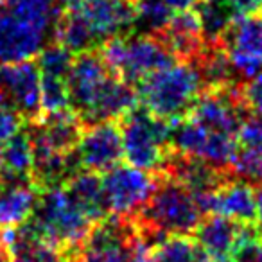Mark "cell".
Wrapping results in <instances>:
<instances>
[{
    "label": "cell",
    "mask_w": 262,
    "mask_h": 262,
    "mask_svg": "<svg viewBox=\"0 0 262 262\" xmlns=\"http://www.w3.org/2000/svg\"><path fill=\"white\" fill-rule=\"evenodd\" d=\"M235 16H248L262 11V0H226Z\"/></svg>",
    "instance_id": "obj_30"
},
{
    "label": "cell",
    "mask_w": 262,
    "mask_h": 262,
    "mask_svg": "<svg viewBox=\"0 0 262 262\" xmlns=\"http://www.w3.org/2000/svg\"><path fill=\"white\" fill-rule=\"evenodd\" d=\"M61 187L69 192L74 203L94 223L101 221L102 217L108 215L104 190H102V178L99 176V172L79 169Z\"/></svg>",
    "instance_id": "obj_18"
},
{
    "label": "cell",
    "mask_w": 262,
    "mask_h": 262,
    "mask_svg": "<svg viewBox=\"0 0 262 262\" xmlns=\"http://www.w3.org/2000/svg\"><path fill=\"white\" fill-rule=\"evenodd\" d=\"M0 262H13V253L8 244H6L2 232H0Z\"/></svg>",
    "instance_id": "obj_32"
},
{
    "label": "cell",
    "mask_w": 262,
    "mask_h": 262,
    "mask_svg": "<svg viewBox=\"0 0 262 262\" xmlns=\"http://www.w3.org/2000/svg\"><path fill=\"white\" fill-rule=\"evenodd\" d=\"M233 67L244 81L262 70V11L235 16L221 38Z\"/></svg>",
    "instance_id": "obj_11"
},
{
    "label": "cell",
    "mask_w": 262,
    "mask_h": 262,
    "mask_svg": "<svg viewBox=\"0 0 262 262\" xmlns=\"http://www.w3.org/2000/svg\"><path fill=\"white\" fill-rule=\"evenodd\" d=\"M241 99L250 115H262V70L241 84Z\"/></svg>",
    "instance_id": "obj_28"
},
{
    "label": "cell",
    "mask_w": 262,
    "mask_h": 262,
    "mask_svg": "<svg viewBox=\"0 0 262 262\" xmlns=\"http://www.w3.org/2000/svg\"><path fill=\"white\" fill-rule=\"evenodd\" d=\"M0 102L18 113L27 124L43 115L41 74L36 59L0 63Z\"/></svg>",
    "instance_id": "obj_9"
},
{
    "label": "cell",
    "mask_w": 262,
    "mask_h": 262,
    "mask_svg": "<svg viewBox=\"0 0 262 262\" xmlns=\"http://www.w3.org/2000/svg\"><path fill=\"white\" fill-rule=\"evenodd\" d=\"M207 214H219L243 225L257 226V189L244 180H228L210 196Z\"/></svg>",
    "instance_id": "obj_15"
},
{
    "label": "cell",
    "mask_w": 262,
    "mask_h": 262,
    "mask_svg": "<svg viewBox=\"0 0 262 262\" xmlns=\"http://www.w3.org/2000/svg\"><path fill=\"white\" fill-rule=\"evenodd\" d=\"M171 142L176 151L196 157L219 169H230L232 158L239 146L237 137L208 129L189 117H183L182 120L172 124Z\"/></svg>",
    "instance_id": "obj_10"
},
{
    "label": "cell",
    "mask_w": 262,
    "mask_h": 262,
    "mask_svg": "<svg viewBox=\"0 0 262 262\" xmlns=\"http://www.w3.org/2000/svg\"><path fill=\"white\" fill-rule=\"evenodd\" d=\"M54 41L61 43L63 47H67L74 54L101 47V41L95 36L92 27L88 26L84 16L77 9L65 8H63L58 24H56Z\"/></svg>",
    "instance_id": "obj_19"
},
{
    "label": "cell",
    "mask_w": 262,
    "mask_h": 262,
    "mask_svg": "<svg viewBox=\"0 0 262 262\" xmlns=\"http://www.w3.org/2000/svg\"><path fill=\"white\" fill-rule=\"evenodd\" d=\"M79 169L106 172L124 160L122 133L119 120H104L84 127L81 142L76 149Z\"/></svg>",
    "instance_id": "obj_12"
},
{
    "label": "cell",
    "mask_w": 262,
    "mask_h": 262,
    "mask_svg": "<svg viewBox=\"0 0 262 262\" xmlns=\"http://www.w3.org/2000/svg\"><path fill=\"white\" fill-rule=\"evenodd\" d=\"M157 185L158 178L155 172L133 167L129 164L115 165L102 176V190L108 214L135 217L147 203Z\"/></svg>",
    "instance_id": "obj_8"
},
{
    "label": "cell",
    "mask_w": 262,
    "mask_h": 262,
    "mask_svg": "<svg viewBox=\"0 0 262 262\" xmlns=\"http://www.w3.org/2000/svg\"><path fill=\"white\" fill-rule=\"evenodd\" d=\"M232 174L239 180L260 185L262 183V142L257 144H241L237 146L235 155L232 158Z\"/></svg>",
    "instance_id": "obj_24"
},
{
    "label": "cell",
    "mask_w": 262,
    "mask_h": 262,
    "mask_svg": "<svg viewBox=\"0 0 262 262\" xmlns=\"http://www.w3.org/2000/svg\"><path fill=\"white\" fill-rule=\"evenodd\" d=\"M38 192L31 182L0 183V230L15 228L31 219L38 203Z\"/></svg>",
    "instance_id": "obj_17"
},
{
    "label": "cell",
    "mask_w": 262,
    "mask_h": 262,
    "mask_svg": "<svg viewBox=\"0 0 262 262\" xmlns=\"http://www.w3.org/2000/svg\"><path fill=\"white\" fill-rule=\"evenodd\" d=\"M24 119L11 108L0 102V147L8 144L13 137L22 129Z\"/></svg>",
    "instance_id": "obj_29"
},
{
    "label": "cell",
    "mask_w": 262,
    "mask_h": 262,
    "mask_svg": "<svg viewBox=\"0 0 262 262\" xmlns=\"http://www.w3.org/2000/svg\"><path fill=\"white\" fill-rule=\"evenodd\" d=\"M257 189V187H255ZM257 205H258V219H257V228L258 233L262 235V192L257 189Z\"/></svg>",
    "instance_id": "obj_33"
},
{
    "label": "cell",
    "mask_w": 262,
    "mask_h": 262,
    "mask_svg": "<svg viewBox=\"0 0 262 262\" xmlns=\"http://www.w3.org/2000/svg\"><path fill=\"white\" fill-rule=\"evenodd\" d=\"M29 223L38 235L63 255L67 262L83 248L92 226L95 225L72 201L63 187L40 192Z\"/></svg>",
    "instance_id": "obj_4"
},
{
    "label": "cell",
    "mask_w": 262,
    "mask_h": 262,
    "mask_svg": "<svg viewBox=\"0 0 262 262\" xmlns=\"http://www.w3.org/2000/svg\"><path fill=\"white\" fill-rule=\"evenodd\" d=\"M99 52L110 69L133 86L149 74L176 61L157 36L142 33L108 38L101 43Z\"/></svg>",
    "instance_id": "obj_7"
},
{
    "label": "cell",
    "mask_w": 262,
    "mask_h": 262,
    "mask_svg": "<svg viewBox=\"0 0 262 262\" xmlns=\"http://www.w3.org/2000/svg\"><path fill=\"white\" fill-rule=\"evenodd\" d=\"M124 160L133 167L157 172L172 149V124L137 106L119 119Z\"/></svg>",
    "instance_id": "obj_6"
},
{
    "label": "cell",
    "mask_w": 262,
    "mask_h": 262,
    "mask_svg": "<svg viewBox=\"0 0 262 262\" xmlns=\"http://www.w3.org/2000/svg\"><path fill=\"white\" fill-rule=\"evenodd\" d=\"M0 158L8 182H31L33 149L27 129H20L8 144L0 147Z\"/></svg>",
    "instance_id": "obj_20"
},
{
    "label": "cell",
    "mask_w": 262,
    "mask_h": 262,
    "mask_svg": "<svg viewBox=\"0 0 262 262\" xmlns=\"http://www.w3.org/2000/svg\"><path fill=\"white\" fill-rule=\"evenodd\" d=\"M13 262H34V260H31V258H26V257H16V258H13Z\"/></svg>",
    "instance_id": "obj_34"
},
{
    "label": "cell",
    "mask_w": 262,
    "mask_h": 262,
    "mask_svg": "<svg viewBox=\"0 0 262 262\" xmlns=\"http://www.w3.org/2000/svg\"><path fill=\"white\" fill-rule=\"evenodd\" d=\"M131 2H137V0H131Z\"/></svg>",
    "instance_id": "obj_36"
},
{
    "label": "cell",
    "mask_w": 262,
    "mask_h": 262,
    "mask_svg": "<svg viewBox=\"0 0 262 262\" xmlns=\"http://www.w3.org/2000/svg\"><path fill=\"white\" fill-rule=\"evenodd\" d=\"M165 4H167L174 13H180V11L194 9L198 4V0H165Z\"/></svg>",
    "instance_id": "obj_31"
},
{
    "label": "cell",
    "mask_w": 262,
    "mask_h": 262,
    "mask_svg": "<svg viewBox=\"0 0 262 262\" xmlns=\"http://www.w3.org/2000/svg\"><path fill=\"white\" fill-rule=\"evenodd\" d=\"M77 11L101 43L108 38L135 33V2L131 0H83Z\"/></svg>",
    "instance_id": "obj_13"
},
{
    "label": "cell",
    "mask_w": 262,
    "mask_h": 262,
    "mask_svg": "<svg viewBox=\"0 0 262 262\" xmlns=\"http://www.w3.org/2000/svg\"><path fill=\"white\" fill-rule=\"evenodd\" d=\"M67 88L70 108L86 127L104 120H119L139 106L137 88L110 69L99 49L79 52L74 58Z\"/></svg>",
    "instance_id": "obj_1"
},
{
    "label": "cell",
    "mask_w": 262,
    "mask_h": 262,
    "mask_svg": "<svg viewBox=\"0 0 262 262\" xmlns=\"http://www.w3.org/2000/svg\"><path fill=\"white\" fill-rule=\"evenodd\" d=\"M158 185L142 210L135 215V223L151 237L192 235L203 217L194 194L182 183L165 176H158Z\"/></svg>",
    "instance_id": "obj_5"
},
{
    "label": "cell",
    "mask_w": 262,
    "mask_h": 262,
    "mask_svg": "<svg viewBox=\"0 0 262 262\" xmlns=\"http://www.w3.org/2000/svg\"><path fill=\"white\" fill-rule=\"evenodd\" d=\"M135 88L142 108L174 124L187 117L205 86L196 67L174 61L144 77Z\"/></svg>",
    "instance_id": "obj_3"
},
{
    "label": "cell",
    "mask_w": 262,
    "mask_h": 262,
    "mask_svg": "<svg viewBox=\"0 0 262 262\" xmlns=\"http://www.w3.org/2000/svg\"><path fill=\"white\" fill-rule=\"evenodd\" d=\"M61 0H0V63L33 59L54 41Z\"/></svg>",
    "instance_id": "obj_2"
},
{
    "label": "cell",
    "mask_w": 262,
    "mask_h": 262,
    "mask_svg": "<svg viewBox=\"0 0 262 262\" xmlns=\"http://www.w3.org/2000/svg\"><path fill=\"white\" fill-rule=\"evenodd\" d=\"M257 189H258V190H260V192H262V183H260V185H257Z\"/></svg>",
    "instance_id": "obj_35"
},
{
    "label": "cell",
    "mask_w": 262,
    "mask_h": 262,
    "mask_svg": "<svg viewBox=\"0 0 262 262\" xmlns=\"http://www.w3.org/2000/svg\"><path fill=\"white\" fill-rule=\"evenodd\" d=\"M194 11L200 16L201 31H203L207 43L221 41V38L228 31L230 24L235 18L226 0H198Z\"/></svg>",
    "instance_id": "obj_21"
},
{
    "label": "cell",
    "mask_w": 262,
    "mask_h": 262,
    "mask_svg": "<svg viewBox=\"0 0 262 262\" xmlns=\"http://www.w3.org/2000/svg\"><path fill=\"white\" fill-rule=\"evenodd\" d=\"M203 248L192 235H164L155 243L157 262H200Z\"/></svg>",
    "instance_id": "obj_22"
},
{
    "label": "cell",
    "mask_w": 262,
    "mask_h": 262,
    "mask_svg": "<svg viewBox=\"0 0 262 262\" xmlns=\"http://www.w3.org/2000/svg\"><path fill=\"white\" fill-rule=\"evenodd\" d=\"M157 38L165 45L176 61L190 63V65L207 47L200 16L194 9L174 13L164 31L157 34Z\"/></svg>",
    "instance_id": "obj_14"
},
{
    "label": "cell",
    "mask_w": 262,
    "mask_h": 262,
    "mask_svg": "<svg viewBox=\"0 0 262 262\" xmlns=\"http://www.w3.org/2000/svg\"><path fill=\"white\" fill-rule=\"evenodd\" d=\"M72 61L74 52H70L58 41H51L49 45H45L43 51L36 56V63L41 76L59 77V79H67Z\"/></svg>",
    "instance_id": "obj_25"
},
{
    "label": "cell",
    "mask_w": 262,
    "mask_h": 262,
    "mask_svg": "<svg viewBox=\"0 0 262 262\" xmlns=\"http://www.w3.org/2000/svg\"><path fill=\"white\" fill-rule=\"evenodd\" d=\"M248 226L250 225L237 223L225 215L205 214L192 232V237L208 255L223 262H232L233 250Z\"/></svg>",
    "instance_id": "obj_16"
},
{
    "label": "cell",
    "mask_w": 262,
    "mask_h": 262,
    "mask_svg": "<svg viewBox=\"0 0 262 262\" xmlns=\"http://www.w3.org/2000/svg\"><path fill=\"white\" fill-rule=\"evenodd\" d=\"M41 108L43 113L63 112L70 108V95L67 88V79L41 76Z\"/></svg>",
    "instance_id": "obj_26"
},
{
    "label": "cell",
    "mask_w": 262,
    "mask_h": 262,
    "mask_svg": "<svg viewBox=\"0 0 262 262\" xmlns=\"http://www.w3.org/2000/svg\"><path fill=\"white\" fill-rule=\"evenodd\" d=\"M174 11L165 0H137L135 2V33L157 36L172 18Z\"/></svg>",
    "instance_id": "obj_23"
},
{
    "label": "cell",
    "mask_w": 262,
    "mask_h": 262,
    "mask_svg": "<svg viewBox=\"0 0 262 262\" xmlns=\"http://www.w3.org/2000/svg\"><path fill=\"white\" fill-rule=\"evenodd\" d=\"M232 262H262V235L257 226H248L232 253Z\"/></svg>",
    "instance_id": "obj_27"
}]
</instances>
